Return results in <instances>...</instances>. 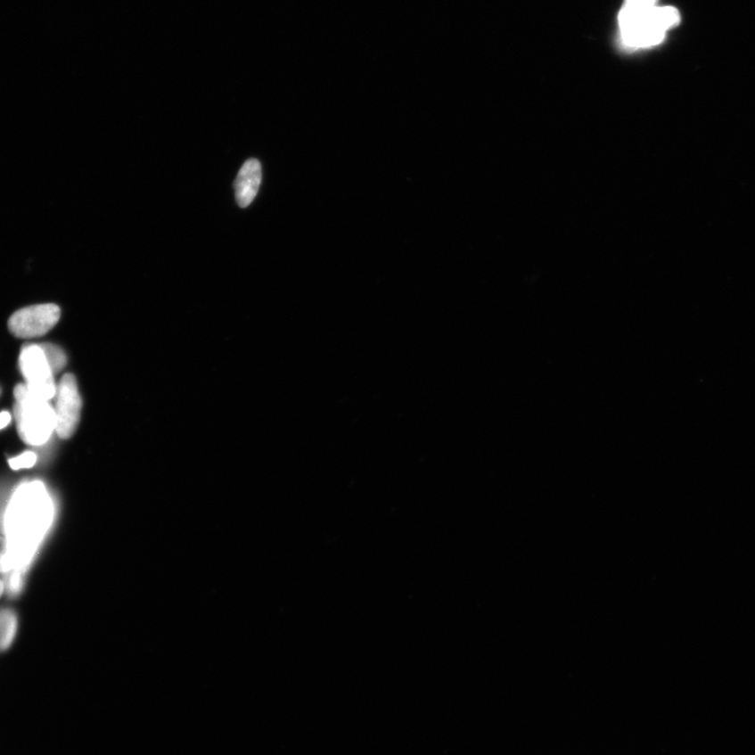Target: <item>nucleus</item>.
<instances>
[{
	"mask_svg": "<svg viewBox=\"0 0 755 755\" xmlns=\"http://www.w3.org/2000/svg\"><path fill=\"white\" fill-rule=\"evenodd\" d=\"M53 505L45 486L39 481L22 485L12 498L5 521L8 548L4 554L5 569H22L49 530Z\"/></svg>",
	"mask_w": 755,
	"mask_h": 755,
	"instance_id": "f257e3e1",
	"label": "nucleus"
},
{
	"mask_svg": "<svg viewBox=\"0 0 755 755\" xmlns=\"http://www.w3.org/2000/svg\"><path fill=\"white\" fill-rule=\"evenodd\" d=\"M14 396L17 431L22 441L33 446L49 441L56 430L55 409L49 401L32 394L26 384L17 385Z\"/></svg>",
	"mask_w": 755,
	"mask_h": 755,
	"instance_id": "f03ea898",
	"label": "nucleus"
},
{
	"mask_svg": "<svg viewBox=\"0 0 755 755\" xmlns=\"http://www.w3.org/2000/svg\"><path fill=\"white\" fill-rule=\"evenodd\" d=\"M679 21V12L674 8H652L632 26L621 29L623 44L633 49L656 45L664 39L665 32Z\"/></svg>",
	"mask_w": 755,
	"mask_h": 755,
	"instance_id": "7ed1b4c3",
	"label": "nucleus"
},
{
	"mask_svg": "<svg viewBox=\"0 0 755 755\" xmlns=\"http://www.w3.org/2000/svg\"><path fill=\"white\" fill-rule=\"evenodd\" d=\"M20 367L26 385L32 394L50 401L56 396L53 373L38 344H26L21 349Z\"/></svg>",
	"mask_w": 755,
	"mask_h": 755,
	"instance_id": "20e7f679",
	"label": "nucleus"
},
{
	"mask_svg": "<svg viewBox=\"0 0 755 755\" xmlns=\"http://www.w3.org/2000/svg\"><path fill=\"white\" fill-rule=\"evenodd\" d=\"M56 430L63 439L73 437L80 422L82 401L74 374H64L56 390Z\"/></svg>",
	"mask_w": 755,
	"mask_h": 755,
	"instance_id": "39448f33",
	"label": "nucleus"
},
{
	"mask_svg": "<svg viewBox=\"0 0 755 755\" xmlns=\"http://www.w3.org/2000/svg\"><path fill=\"white\" fill-rule=\"evenodd\" d=\"M61 315V308L52 303L21 308L9 319V330L18 338L40 337L57 324Z\"/></svg>",
	"mask_w": 755,
	"mask_h": 755,
	"instance_id": "423d86ee",
	"label": "nucleus"
},
{
	"mask_svg": "<svg viewBox=\"0 0 755 755\" xmlns=\"http://www.w3.org/2000/svg\"><path fill=\"white\" fill-rule=\"evenodd\" d=\"M261 165L257 159H250L237 175L234 189L237 204L246 208L258 195L261 183Z\"/></svg>",
	"mask_w": 755,
	"mask_h": 755,
	"instance_id": "0eeeda50",
	"label": "nucleus"
},
{
	"mask_svg": "<svg viewBox=\"0 0 755 755\" xmlns=\"http://www.w3.org/2000/svg\"><path fill=\"white\" fill-rule=\"evenodd\" d=\"M17 618L13 611L0 610V650L9 649L15 638Z\"/></svg>",
	"mask_w": 755,
	"mask_h": 755,
	"instance_id": "6e6552de",
	"label": "nucleus"
},
{
	"mask_svg": "<svg viewBox=\"0 0 755 755\" xmlns=\"http://www.w3.org/2000/svg\"><path fill=\"white\" fill-rule=\"evenodd\" d=\"M38 346L43 349L53 373L55 374L62 371L68 362L67 356H65L63 350L51 343L38 344Z\"/></svg>",
	"mask_w": 755,
	"mask_h": 755,
	"instance_id": "1a4fd4ad",
	"label": "nucleus"
},
{
	"mask_svg": "<svg viewBox=\"0 0 755 755\" xmlns=\"http://www.w3.org/2000/svg\"><path fill=\"white\" fill-rule=\"evenodd\" d=\"M36 461H37V456L32 451H27V453L9 460V465L13 471H20L23 468H32Z\"/></svg>",
	"mask_w": 755,
	"mask_h": 755,
	"instance_id": "9d476101",
	"label": "nucleus"
},
{
	"mask_svg": "<svg viewBox=\"0 0 755 755\" xmlns=\"http://www.w3.org/2000/svg\"><path fill=\"white\" fill-rule=\"evenodd\" d=\"M657 0H627L623 5V10L633 12V13H644L653 7H656Z\"/></svg>",
	"mask_w": 755,
	"mask_h": 755,
	"instance_id": "9b49d317",
	"label": "nucleus"
},
{
	"mask_svg": "<svg viewBox=\"0 0 755 755\" xmlns=\"http://www.w3.org/2000/svg\"><path fill=\"white\" fill-rule=\"evenodd\" d=\"M22 579L20 572H17V570H14V573L11 575L10 578V585L9 591L11 593L16 594L20 592L21 588Z\"/></svg>",
	"mask_w": 755,
	"mask_h": 755,
	"instance_id": "f8f14e48",
	"label": "nucleus"
},
{
	"mask_svg": "<svg viewBox=\"0 0 755 755\" xmlns=\"http://www.w3.org/2000/svg\"><path fill=\"white\" fill-rule=\"evenodd\" d=\"M11 422V414L8 412H4L0 414V431L4 430V427H7Z\"/></svg>",
	"mask_w": 755,
	"mask_h": 755,
	"instance_id": "ddd939ff",
	"label": "nucleus"
},
{
	"mask_svg": "<svg viewBox=\"0 0 755 755\" xmlns=\"http://www.w3.org/2000/svg\"><path fill=\"white\" fill-rule=\"evenodd\" d=\"M3 572H7V569H5L4 556L0 554V573Z\"/></svg>",
	"mask_w": 755,
	"mask_h": 755,
	"instance_id": "4468645a",
	"label": "nucleus"
},
{
	"mask_svg": "<svg viewBox=\"0 0 755 755\" xmlns=\"http://www.w3.org/2000/svg\"><path fill=\"white\" fill-rule=\"evenodd\" d=\"M4 590H5V585H4V581H2V580H0V597H2V595H3L4 592Z\"/></svg>",
	"mask_w": 755,
	"mask_h": 755,
	"instance_id": "2eb2a0df",
	"label": "nucleus"
},
{
	"mask_svg": "<svg viewBox=\"0 0 755 755\" xmlns=\"http://www.w3.org/2000/svg\"><path fill=\"white\" fill-rule=\"evenodd\" d=\"M0 394H2V389H0Z\"/></svg>",
	"mask_w": 755,
	"mask_h": 755,
	"instance_id": "dca6fc26",
	"label": "nucleus"
}]
</instances>
